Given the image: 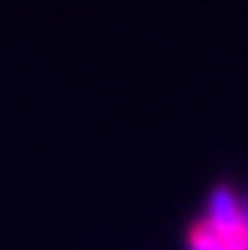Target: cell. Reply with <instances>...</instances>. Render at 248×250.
<instances>
[{
  "instance_id": "6da1fadb",
  "label": "cell",
  "mask_w": 248,
  "mask_h": 250,
  "mask_svg": "<svg viewBox=\"0 0 248 250\" xmlns=\"http://www.w3.org/2000/svg\"><path fill=\"white\" fill-rule=\"evenodd\" d=\"M182 250H248V189L215 182L187 220Z\"/></svg>"
}]
</instances>
